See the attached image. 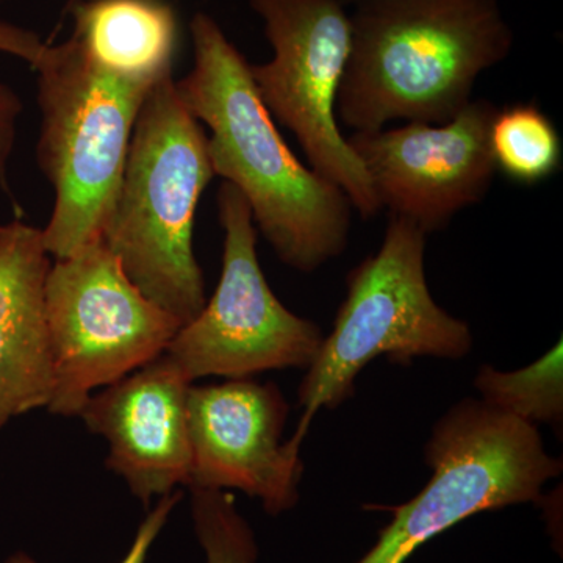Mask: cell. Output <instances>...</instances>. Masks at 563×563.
Here are the masks:
<instances>
[{"label":"cell","instance_id":"obj_1","mask_svg":"<svg viewBox=\"0 0 563 563\" xmlns=\"http://www.w3.org/2000/svg\"><path fill=\"white\" fill-rule=\"evenodd\" d=\"M190 32L195 65L176 90L210 129L214 176L242 192L254 224L284 265L317 272L346 251L350 198L292 154L255 88L251 63L221 25L196 13Z\"/></svg>","mask_w":563,"mask_h":563},{"label":"cell","instance_id":"obj_2","mask_svg":"<svg viewBox=\"0 0 563 563\" xmlns=\"http://www.w3.org/2000/svg\"><path fill=\"white\" fill-rule=\"evenodd\" d=\"M514 41L499 0H361L351 13L336 120L354 132L451 121Z\"/></svg>","mask_w":563,"mask_h":563},{"label":"cell","instance_id":"obj_3","mask_svg":"<svg viewBox=\"0 0 563 563\" xmlns=\"http://www.w3.org/2000/svg\"><path fill=\"white\" fill-rule=\"evenodd\" d=\"M213 176L201 122L181 103L173 76L165 77L141 106L101 240L132 284L181 325L207 302L192 232Z\"/></svg>","mask_w":563,"mask_h":563},{"label":"cell","instance_id":"obj_4","mask_svg":"<svg viewBox=\"0 0 563 563\" xmlns=\"http://www.w3.org/2000/svg\"><path fill=\"white\" fill-rule=\"evenodd\" d=\"M38 165L55 191L47 254L69 257L101 240L120 192L133 129L154 85L96 66L74 38L47 44L38 65Z\"/></svg>","mask_w":563,"mask_h":563},{"label":"cell","instance_id":"obj_5","mask_svg":"<svg viewBox=\"0 0 563 563\" xmlns=\"http://www.w3.org/2000/svg\"><path fill=\"white\" fill-rule=\"evenodd\" d=\"M426 233L412 222L390 218L384 242L346 277V298L331 335L299 387L301 420L285 448L301 451L314 415L350 401L355 379L374 358L396 365L417 357L461 361L473 350L468 322L433 301L426 280Z\"/></svg>","mask_w":563,"mask_h":563},{"label":"cell","instance_id":"obj_6","mask_svg":"<svg viewBox=\"0 0 563 563\" xmlns=\"http://www.w3.org/2000/svg\"><path fill=\"white\" fill-rule=\"evenodd\" d=\"M431 479L393 512L377 542L357 563H406L422 544L474 515L539 503L562 473L536 426L463 399L435 422L426 444Z\"/></svg>","mask_w":563,"mask_h":563},{"label":"cell","instance_id":"obj_7","mask_svg":"<svg viewBox=\"0 0 563 563\" xmlns=\"http://www.w3.org/2000/svg\"><path fill=\"white\" fill-rule=\"evenodd\" d=\"M52 395L47 410L79 417L92 391L168 350L180 321L150 301L102 240L57 258L47 273Z\"/></svg>","mask_w":563,"mask_h":563},{"label":"cell","instance_id":"obj_8","mask_svg":"<svg viewBox=\"0 0 563 563\" xmlns=\"http://www.w3.org/2000/svg\"><path fill=\"white\" fill-rule=\"evenodd\" d=\"M273 58L251 65L274 120L295 133L310 168L342 188L363 220L379 202L336 120V96L351 52V13L343 0H250Z\"/></svg>","mask_w":563,"mask_h":563},{"label":"cell","instance_id":"obj_9","mask_svg":"<svg viewBox=\"0 0 563 563\" xmlns=\"http://www.w3.org/2000/svg\"><path fill=\"white\" fill-rule=\"evenodd\" d=\"M224 229L220 284L201 313L181 325L165 354L188 379H250L272 369H307L320 350V325L279 301L257 255L251 207L233 185L218 190Z\"/></svg>","mask_w":563,"mask_h":563},{"label":"cell","instance_id":"obj_10","mask_svg":"<svg viewBox=\"0 0 563 563\" xmlns=\"http://www.w3.org/2000/svg\"><path fill=\"white\" fill-rule=\"evenodd\" d=\"M496 110L487 99H477L443 124L407 122L346 136L380 210L429 235L483 202L498 172L490 150Z\"/></svg>","mask_w":563,"mask_h":563},{"label":"cell","instance_id":"obj_11","mask_svg":"<svg viewBox=\"0 0 563 563\" xmlns=\"http://www.w3.org/2000/svg\"><path fill=\"white\" fill-rule=\"evenodd\" d=\"M288 402L277 385L250 379L191 387L188 487L240 490L272 517L299 503L302 461L282 443Z\"/></svg>","mask_w":563,"mask_h":563},{"label":"cell","instance_id":"obj_12","mask_svg":"<svg viewBox=\"0 0 563 563\" xmlns=\"http://www.w3.org/2000/svg\"><path fill=\"white\" fill-rule=\"evenodd\" d=\"M191 380L162 354L91 395L79 417L110 444L107 468L144 507L188 485L191 470L188 395Z\"/></svg>","mask_w":563,"mask_h":563},{"label":"cell","instance_id":"obj_13","mask_svg":"<svg viewBox=\"0 0 563 563\" xmlns=\"http://www.w3.org/2000/svg\"><path fill=\"white\" fill-rule=\"evenodd\" d=\"M51 265L41 229L20 220L0 225V428L49 406L44 291Z\"/></svg>","mask_w":563,"mask_h":563},{"label":"cell","instance_id":"obj_14","mask_svg":"<svg viewBox=\"0 0 563 563\" xmlns=\"http://www.w3.org/2000/svg\"><path fill=\"white\" fill-rule=\"evenodd\" d=\"M70 38L99 68L155 85L173 76L177 18L163 0H73Z\"/></svg>","mask_w":563,"mask_h":563},{"label":"cell","instance_id":"obj_15","mask_svg":"<svg viewBox=\"0 0 563 563\" xmlns=\"http://www.w3.org/2000/svg\"><path fill=\"white\" fill-rule=\"evenodd\" d=\"M490 150L496 169L517 184H542L561 172V135L536 103H515L496 110L490 125Z\"/></svg>","mask_w":563,"mask_h":563},{"label":"cell","instance_id":"obj_16","mask_svg":"<svg viewBox=\"0 0 563 563\" xmlns=\"http://www.w3.org/2000/svg\"><path fill=\"white\" fill-rule=\"evenodd\" d=\"M562 342H558L543 357L518 372L503 373L490 365L481 366L474 387L483 395V401L499 412L536 428H562Z\"/></svg>","mask_w":563,"mask_h":563},{"label":"cell","instance_id":"obj_17","mask_svg":"<svg viewBox=\"0 0 563 563\" xmlns=\"http://www.w3.org/2000/svg\"><path fill=\"white\" fill-rule=\"evenodd\" d=\"M190 490L192 525L207 563H257L255 533L236 509L231 493Z\"/></svg>","mask_w":563,"mask_h":563},{"label":"cell","instance_id":"obj_18","mask_svg":"<svg viewBox=\"0 0 563 563\" xmlns=\"http://www.w3.org/2000/svg\"><path fill=\"white\" fill-rule=\"evenodd\" d=\"M181 492L174 490L169 495L158 498L154 509L147 514L143 523L140 525L139 532H136L135 540H133L132 548L125 555L124 561L121 563H146L147 554L152 544L157 540L158 533L165 528L169 515H172L174 507L180 503ZM7 563H36L31 555L25 553H16L10 555Z\"/></svg>","mask_w":563,"mask_h":563},{"label":"cell","instance_id":"obj_19","mask_svg":"<svg viewBox=\"0 0 563 563\" xmlns=\"http://www.w3.org/2000/svg\"><path fill=\"white\" fill-rule=\"evenodd\" d=\"M22 113L20 96L9 85L0 80V185L7 195L11 196L9 188V162L13 154L18 135V120Z\"/></svg>","mask_w":563,"mask_h":563},{"label":"cell","instance_id":"obj_20","mask_svg":"<svg viewBox=\"0 0 563 563\" xmlns=\"http://www.w3.org/2000/svg\"><path fill=\"white\" fill-rule=\"evenodd\" d=\"M47 43L41 40L38 33L0 20V52L21 58L35 68L46 51Z\"/></svg>","mask_w":563,"mask_h":563},{"label":"cell","instance_id":"obj_21","mask_svg":"<svg viewBox=\"0 0 563 563\" xmlns=\"http://www.w3.org/2000/svg\"><path fill=\"white\" fill-rule=\"evenodd\" d=\"M361 2V0H343L344 5L346 7H354L355 3Z\"/></svg>","mask_w":563,"mask_h":563},{"label":"cell","instance_id":"obj_22","mask_svg":"<svg viewBox=\"0 0 563 563\" xmlns=\"http://www.w3.org/2000/svg\"><path fill=\"white\" fill-rule=\"evenodd\" d=\"M0 2H3V0H0Z\"/></svg>","mask_w":563,"mask_h":563}]
</instances>
